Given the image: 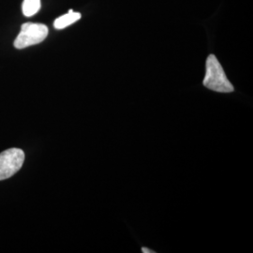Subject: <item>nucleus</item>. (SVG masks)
Instances as JSON below:
<instances>
[{
    "instance_id": "4",
    "label": "nucleus",
    "mask_w": 253,
    "mask_h": 253,
    "mask_svg": "<svg viewBox=\"0 0 253 253\" xmlns=\"http://www.w3.org/2000/svg\"><path fill=\"white\" fill-rule=\"evenodd\" d=\"M81 18V13L74 12L73 9H70L68 13L64 14L62 16L55 19L54 22V27L55 29H64L66 27L72 26L75 22H77Z\"/></svg>"
},
{
    "instance_id": "2",
    "label": "nucleus",
    "mask_w": 253,
    "mask_h": 253,
    "mask_svg": "<svg viewBox=\"0 0 253 253\" xmlns=\"http://www.w3.org/2000/svg\"><path fill=\"white\" fill-rule=\"evenodd\" d=\"M48 27L43 24L26 23L21 27L18 36L14 41V47L25 49L42 42L48 36Z\"/></svg>"
},
{
    "instance_id": "3",
    "label": "nucleus",
    "mask_w": 253,
    "mask_h": 253,
    "mask_svg": "<svg viewBox=\"0 0 253 253\" xmlns=\"http://www.w3.org/2000/svg\"><path fill=\"white\" fill-rule=\"evenodd\" d=\"M25 162L22 149L10 148L0 153V181L6 180L20 171Z\"/></svg>"
},
{
    "instance_id": "6",
    "label": "nucleus",
    "mask_w": 253,
    "mask_h": 253,
    "mask_svg": "<svg viewBox=\"0 0 253 253\" xmlns=\"http://www.w3.org/2000/svg\"><path fill=\"white\" fill-rule=\"evenodd\" d=\"M142 250H143V253H154L153 251H149V250H148V249H145V248H143V249H142Z\"/></svg>"
},
{
    "instance_id": "5",
    "label": "nucleus",
    "mask_w": 253,
    "mask_h": 253,
    "mask_svg": "<svg viewBox=\"0 0 253 253\" xmlns=\"http://www.w3.org/2000/svg\"><path fill=\"white\" fill-rule=\"evenodd\" d=\"M41 6V0H24L22 10L26 17H31L39 12Z\"/></svg>"
},
{
    "instance_id": "1",
    "label": "nucleus",
    "mask_w": 253,
    "mask_h": 253,
    "mask_svg": "<svg viewBox=\"0 0 253 253\" xmlns=\"http://www.w3.org/2000/svg\"><path fill=\"white\" fill-rule=\"evenodd\" d=\"M203 84L208 89L219 93H231L235 90L233 84L228 80L222 66L214 54H210L208 57L207 73Z\"/></svg>"
}]
</instances>
